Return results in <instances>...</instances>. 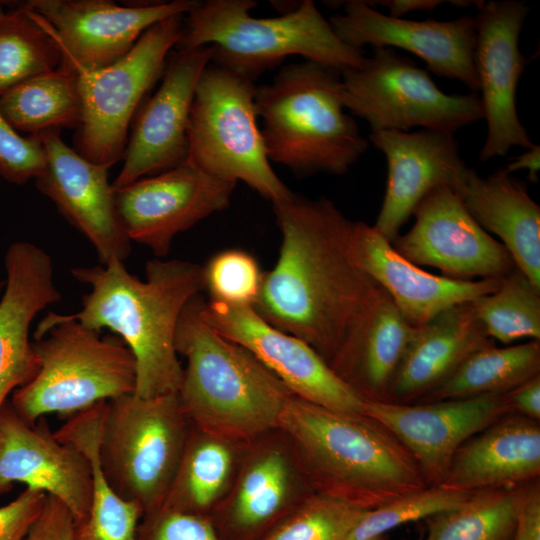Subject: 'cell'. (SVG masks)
Masks as SVG:
<instances>
[{
  "instance_id": "cell-36",
  "label": "cell",
  "mask_w": 540,
  "mask_h": 540,
  "mask_svg": "<svg viewBox=\"0 0 540 540\" xmlns=\"http://www.w3.org/2000/svg\"><path fill=\"white\" fill-rule=\"evenodd\" d=\"M472 305L493 341L505 345L525 338L540 341V290L517 267L501 278L496 291Z\"/></svg>"
},
{
  "instance_id": "cell-38",
  "label": "cell",
  "mask_w": 540,
  "mask_h": 540,
  "mask_svg": "<svg viewBox=\"0 0 540 540\" xmlns=\"http://www.w3.org/2000/svg\"><path fill=\"white\" fill-rule=\"evenodd\" d=\"M472 492L442 485L427 486L367 510L345 540H370L403 524L425 520L464 502Z\"/></svg>"
},
{
  "instance_id": "cell-22",
  "label": "cell",
  "mask_w": 540,
  "mask_h": 540,
  "mask_svg": "<svg viewBox=\"0 0 540 540\" xmlns=\"http://www.w3.org/2000/svg\"><path fill=\"white\" fill-rule=\"evenodd\" d=\"M38 135L45 151V166L34 179L38 190L90 241L101 265L124 261L131 242L116 213L109 168L81 156L56 130Z\"/></svg>"
},
{
  "instance_id": "cell-44",
  "label": "cell",
  "mask_w": 540,
  "mask_h": 540,
  "mask_svg": "<svg viewBox=\"0 0 540 540\" xmlns=\"http://www.w3.org/2000/svg\"><path fill=\"white\" fill-rule=\"evenodd\" d=\"M511 540H540L539 479L529 485Z\"/></svg>"
},
{
  "instance_id": "cell-47",
  "label": "cell",
  "mask_w": 540,
  "mask_h": 540,
  "mask_svg": "<svg viewBox=\"0 0 540 540\" xmlns=\"http://www.w3.org/2000/svg\"><path fill=\"white\" fill-rule=\"evenodd\" d=\"M509 173L526 169L529 172L528 179L532 182L538 180V172L540 169V147L539 145H534L530 149H527L524 153L513 158L505 167Z\"/></svg>"
},
{
  "instance_id": "cell-29",
  "label": "cell",
  "mask_w": 540,
  "mask_h": 540,
  "mask_svg": "<svg viewBox=\"0 0 540 540\" xmlns=\"http://www.w3.org/2000/svg\"><path fill=\"white\" fill-rule=\"evenodd\" d=\"M415 329L383 290L367 326L331 369L365 401L385 402Z\"/></svg>"
},
{
  "instance_id": "cell-9",
  "label": "cell",
  "mask_w": 540,
  "mask_h": 540,
  "mask_svg": "<svg viewBox=\"0 0 540 540\" xmlns=\"http://www.w3.org/2000/svg\"><path fill=\"white\" fill-rule=\"evenodd\" d=\"M254 82L231 68L207 65L190 112L187 160L220 179L242 181L273 204L292 191L267 157L257 123Z\"/></svg>"
},
{
  "instance_id": "cell-31",
  "label": "cell",
  "mask_w": 540,
  "mask_h": 540,
  "mask_svg": "<svg viewBox=\"0 0 540 540\" xmlns=\"http://www.w3.org/2000/svg\"><path fill=\"white\" fill-rule=\"evenodd\" d=\"M245 445L191 426L161 507L210 516L232 487Z\"/></svg>"
},
{
  "instance_id": "cell-35",
  "label": "cell",
  "mask_w": 540,
  "mask_h": 540,
  "mask_svg": "<svg viewBox=\"0 0 540 540\" xmlns=\"http://www.w3.org/2000/svg\"><path fill=\"white\" fill-rule=\"evenodd\" d=\"M62 50L50 25L23 2L0 19V97L15 86L59 68Z\"/></svg>"
},
{
  "instance_id": "cell-26",
  "label": "cell",
  "mask_w": 540,
  "mask_h": 540,
  "mask_svg": "<svg viewBox=\"0 0 540 540\" xmlns=\"http://www.w3.org/2000/svg\"><path fill=\"white\" fill-rule=\"evenodd\" d=\"M539 476L540 422L510 413L457 449L440 485L473 492L522 485Z\"/></svg>"
},
{
  "instance_id": "cell-45",
  "label": "cell",
  "mask_w": 540,
  "mask_h": 540,
  "mask_svg": "<svg viewBox=\"0 0 540 540\" xmlns=\"http://www.w3.org/2000/svg\"><path fill=\"white\" fill-rule=\"evenodd\" d=\"M506 394L513 413L540 422V374Z\"/></svg>"
},
{
  "instance_id": "cell-24",
  "label": "cell",
  "mask_w": 540,
  "mask_h": 540,
  "mask_svg": "<svg viewBox=\"0 0 540 540\" xmlns=\"http://www.w3.org/2000/svg\"><path fill=\"white\" fill-rule=\"evenodd\" d=\"M6 280L0 299V412L12 393L37 373L39 361L29 340L36 315L58 302L51 257L30 242L12 243L4 257Z\"/></svg>"
},
{
  "instance_id": "cell-12",
  "label": "cell",
  "mask_w": 540,
  "mask_h": 540,
  "mask_svg": "<svg viewBox=\"0 0 540 540\" xmlns=\"http://www.w3.org/2000/svg\"><path fill=\"white\" fill-rule=\"evenodd\" d=\"M236 183L188 160L114 190L116 213L130 242L165 257L175 236L230 204Z\"/></svg>"
},
{
  "instance_id": "cell-33",
  "label": "cell",
  "mask_w": 540,
  "mask_h": 540,
  "mask_svg": "<svg viewBox=\"0 0 540 540\" xmlns=\"http://www.w3.org/2000/svg\"><path fill=\"white\" fill-rule=\"evenodd\" d=\"M0 112L18 132L78 128L82 104L76 73L65 67L31 78L0 97Z\"/></svg>"
},
{
  "instance_id": "cell-13",
  "label": "cell",
  "mask_w": 540,
  "mask_h": 540,
  "mask_svg": "<svg viewBox=\"0 0 540 540\" xmlns=\"http://www.w3.org/2000/svg\"><path fill=\"white\" fill-rule=\"evenodd\" d=\"M312 493L277 429L245 445L232 487L209 517L222 540H261Z\"/></svg>"
},
{
  "instance_id": "cell-48",
  "label": "cell",
  "mask_w": 540,
  "mask_h": 540,
  "mask_svg": "<svg viewBox=\"0 0 540 540\" xmlns=\"http://www.w3.org/2000/svg\"><path fill=\"white\" fill-rule=\"evenodd\" d=\"M3 6H4V2L0 1V19L2 18V16L5 13V10L3 9Z\"/></svg>"
},
{
  "instance_id": "cell-49",
  "label": "cell",
  "mask_w": 540,
  "mask_h": 540,
  "mask_svg": "<svg viewBox=\"0 0 540 540\" xmlns=\"http://www.w3.org/2000/svg\"><path fill=\"white\" fill-rule=\"evenodd\" d=\"M4 284H5V281H2V280L0 279V293L3 291Z\"/></svg>"
},
{
  "instance_id": "cell-17",
  "label": "cell",
  "mask_w": 540,
  "mask_h": 540,
  "mask_svg": "<svg viewBox=\"0 0 540 540\" xmlns=\"http://www.w3.org/2000/svg\"><path fill=\"white\" fill-rule=\"evenodd\" d=\"M476 7L475 68L487 124L479 159L488 161L505 156L515 146L535 145L516 109V89L527 63L519 36L529 7L514 0L478 1Z\"/></svg>"
},
{
  "instance_id": "cell-27",
  "label": "cell",
  "mask_w": 540,
  "mask_h": 540,
  "mask_svg": "<svg viewBox=\"0 0 540 540\" xmlns=\"http://www.w3.org/2000/svg\"><path fill=\"white\" fill-rule=\"evenodd\" d=\"M494 344L472 301L416 327L385 402L417 403L442 384L476 350Z\"/></svg>"
},
{
  "instance_id": "cell-2",
  "label": "cell",
  "mask_w": 540,
  "mask_h": 540,
  "mask_svg": "<svg viewBox=\"0 0 540 540\" xmlns=\"http://www.w3.org/2000/svg\"><path fill=\"white\" fill-rule=\"evenodd\" d=\"M71 272L91 289L78 312L53 316L117 334L135 358V395L178 393L183 368L175 349L176 329L186 304L205 289L203 266L156 258L147 262L144 281L116 259Z\"/></svg>"
},
{
  "instance_id": "cell-10",
  "label": "cell",
  "mask_w": 540,
  "mask_h": 540,
  "mask_svg": "<svg viewBox=\"0 0 540 540\" xmlns=\"http://www.w3.org/2000/svg\"><path fill=\"white\" fill-rule=\"evenodd\" d=\"M340 77L343 106L371 132L420 127L453 134L484 116L476 93H445L426 69L392 48H373L362 65Z\"/></svg>"
},
{
  "instance_id": "cell-4",
  "label": "cell",
  "mask_w": 540,
  "mask_h": 540,
  "mask_svg": "<svg viewBox=\"0 0 540 540\" xmlns=\"http://www.w3.org/2000/svg\"><path fill=\"white\" fill-rule=\"evenodd\" d=\"M204 298L184 307L175 349L186 359L178 397L192 426L248 444L279 428L295 396L251 352L225 338L203 318Z\"/></svg>"
},
{
  "instance_id": "cell-19",
  "label": "cell",
  "mask_w": 540,
  "mask_h": 540,
  "mask_svg": "<svg viewBox=\"0 0 540 540\" xmlns=\"http://www.w3.org/2000/svg\"><path fill=\"white\" fill-rule=\"evenodd\" d=\"M329 22L347 45L362 49L399 48L408 51L434 74L461 82L473 93L479 89L475 68L476 20H410L381 13L366 1L344 2V13Z\"/></svg>"
},
{
  "instance_id": "cell-30",
  "label": "cell",
  "mask_w": 540,
  "mask_h": 540,
  "mask_svg": "<svg viewBox=\"0 0 540 540\" xmlns=\"http://www.w3.org/2000/svg\"><path fill=\"white\" fill-rule=\"evenodd\" d=\"M107 401L99 402L68 418L54 434L81 452L92 473V497L88 517L75 525L74 540H138L137 529L144 512L135 502L119 496L109 485L98 458V443Z\"/></svg>"
},
{
  "instance_id": "cell-32",
  "label": "cell",
  "mask_w": 540,
  "mask_h": 540,
  "mask_svg": "<svg viewBox=\"0 0 540 540\" xmlns=\"http://www.w3.org/2000/svg\"><path fill=\"white\" fill-rule=\"evenodd\" d=\"M539 374V340L505 347L491 344L470 354L417 403L506 393Z\"/></svg>"
},
{
  "instance_id": "cell-37",
  "label": "cell",
  "mask_w": 540,
  "mask_h": 540,
  "mask_svg": "<svg viewBox=\"0 0 540 540\" xmlns=\"http://www.w3.org/2000/svg\"><path fill=\"white\" fill-rule=\"evenodd\" d=\"M366 511L314 492L261 540H345Z\"/></svg>"
},
{
  "instance_id": "cell-16",
  "label": "cell",
  "mask_w": 540,
  "mask_h": 540,
  "mask_svg": "<svg viewBox=\"0 0 540 540\" xmlns=\"http://www.w3.org/2000/svg\"><path fill=\"white\" fill-rule=\"evenodd\" d=\"M199 1L174 0L119 5L109 0H29L23 3L51 27L65 66L94 71L123 58L142 34L174 15L189 13Z\"/></svg>"
},
{
  "instance_id": "cell-46",
  "label": "cell",
  "mask_w": 540,
  "mask_h": 540,
  "mask_svg": "<svg viewBox=\"0 0 540 540\" xmlns=\"http://www.w3.org/2000/svg\"><path fill=\"white\" fill-rule=\"evenodd\" d=\"M444 2L439 0H384L372 3L386 7L388 15L402 18L403 15L413 11H432Z\"/></svg>"
},
{
  "instance_id": "cell-43",
  "label": "cell",
  "mask_w": 540,
  "mask_h": 540,
  "mask_svg": "<svg viewBox=\"0 0 540 540\" xmlns=\"http://www.w3.org/2000/svg\"><path fill=\"white\" fill-rule=\"evenodd\" d=\"M75 522L69 509L47 495L38 517L24 540H74Z\"/></svg>"
},
{
  "instance_id": "cell-25",
  "label": "cell",
  "mask_w": 540,
  "mask_h": 540,
  "mask_svg": "<svg viewBox=\"0 0 540 540\" xmlns=\"http://www.w3.org/2000/svg\"><path fill=\"white\" fill-rule=\"evenodd\" d=\"M353 245L365 272L415 327L454 306L493 293L501 282V278L458 280L431 274L399 254L373 225L361 221L354 224Z\"/></svg>"
},
{
  "instance_id": "cell-6",
  "label": "cell",
  "mask_w": 540,
  "mask_h": 540,
  "mask_svg": "<svg viewBox=\"0 0 540 540\" xmlns=\"http://www.w3.org/2000/svg\"><path fill=\"white\" fill-rule=\"evenodd\" d=\"M256 4L252 0L199 1L184 17L175 49L213 46L211 62L254 81L291 55L338 74L363 64V49L344 43L312 0L270 18L252 17Z\"/></svg>"
},
{
  "instance_id": "cell-15",
  "label": "cell",
  "mask_w": 540,
  "mask_h": 540,
  "mask_svg": "<svg viewBox=\"0 0 540 540\" xmlns=\"http://www.w3.org/2000/svg\"><path fill=\"white\" fill-rule=\"evenodd\" d=\"M206 322L251 352L295 396L347 414H366V402L306 342L265 321L250 306L202 304Z\"/></svg>"
},
{
  "instance_id": "cell-20",
  "label": "cell",
  "mask_w": 540,
  "mask_h": 540,
  "mask_svg": "<svg viewBox=\"0 0 540 540\" xmlns=\"http://www.w3.org/2000/svg\"><path fill=\"white\" fill-rule=\"evenodd\" d=\"M365 413L408 450L428 486L440 485L457 449L501 417L513 413L507 394L398 404L367 401Z\"/></svg>"
},
{
  "instance_id": "cell-11",
  "label": "cell",
  "mask_w": 540,
  "mask_h": 540,
  "mask_svg": "<svg viewBox=\"0 0 540 540\" xmlns=\"http://www.w3.org/2000/svg\"><path fill=\"white\" fill-rule=\"evenodd\" d=\"M184 17L174 15L148 28L117 62L75 72L82 115L74 146L81 156L108 168L123 160L133 118L162 76L167 57L180 39Z\"/></svg>"
},
{
  "instance_id": "cell-5",
  "label": "cell",
  "mask_w": 540,
  "mask_h": 540,
  "mask_svg": "<svg viewBox=\"0 0 540 540\" xmlns=\"http://www.w3.org/2000/svg\"><path fill=\"white\" fill-rule=\"evenodd\" d=\"M340 88V74L308 60L286 65L271 82L256 86L269 161L299 177L349 170L369 141L344 111Z\"/></svg>"
},
{
  "instance_id": "cell-14",
  "label": "cell",
  "mask_w": 540,
  "mask_h": 540,
  "mask_svg": "<svg viewBox=\"0 0 540 540\" xmlns=\"http://www.w3.org/2000/svg\"><path fill=\"white\" fill-rule=\"evenodd\" d=\"M213 46L172 50L158 89L146 97L130 126L124 164L113 190L185 162L188 125L200 77L212 61Z\"/></svg>"
},
{
  "instance_id": "cell-1",
  "label": "cell",
  "mask_w": 540,
  "mask_h": 540,
  "mask_svg": "<svg viewBox=\"0 0 540 540\" xmlns=\"http://www.w3.org/2000/svg\"><path fill=\"white\" fill-rule=\"evenodd\" d=\"M272 206L282 241L253 309L331 367L359 338L383 289L358 261L355 222L331 200L292 192Z\"/></svg>"
},
{
  "instance_id": "cell-7",
  "label": "cell",
  "mask_w": 540,
  "mask_h": 540,
  "mask_svg": "<svg viewBox=\"0 0 540 540\" xmlns=\"http://www.w3.org/2000/svg\"><path fill=\"white\" fill-rule=\"evenodd\" d=\"M33 336L38 371L9 399L26 421L35 423L51 413L71 417L135 392V358L118 336L101 337L100 331L57 319L52 312Z\"/></svg>"
},
{
  "instance_id": "cell-18",
  "label": "cell",
  "mask_w": 540,
  "mask_h": 540,
  "mask_svg": "<svg viewBox=\"0 0 540 540\" xmlns=\"http://www.w3.org/2000/svg\"><path fill=\"white\" fill-rule=\"evenodd\" d=\"M412 216L410 230L391 244L415 265L458 280L502 278L516 268L503 244L474 220L451 188L432 190Z\"/></svg>"
},
{
  "instance_id": "cell-21",
  "label": "cell",
  "mask_w": 540,
  "mask_h": 540,
  "mask_svg": "<svg viewBox=\"0 0 540 540\" xmlns=\"http://www.w3.org/2000/svg\"><path fill=\"white\" fill-rule=\"evenodd\" d=\"M15 483L57 498L75 525L88 517L92 497L88 459L57 439L45 417L30 423L8 400L0 412V494Z\"/></svg>"
},
{
  "instance_id": "cell-41",
  "label": "cell",
  "mask_w": 540,
  "mask_h": 540,
  "mask_svg": "<svg viewBox=\"0 0 540 540\" xmlns=\"http://www.w3.org/2000/svg\"><path fill=\"white\" fill-rule=\"evenodd\" d=\"M138 540H222L209 516L160 507L143 515Z\"/></svg>"
},
{
  "instance_id": "cell-3",
  "label": "cell",
  "mask_w": 540,
  "mask_h": 540,
  "mask_svg": "<svg viewBox=\"0 0 540 540\" xmlns=\"http://www.w3.org/2000/svg\"><path fill=\"white\" fill-rule=\"evenodd\" d=\"M278 429L315 493L372 510L428 486L403 444L367 414L341 413L293 396Z\"/></svg>"
},
{
  "instance_id": "cell-23",
  "label": "cell",
  "mask_w": 540,
  "mask_h": 540,
  "mask_svg": "<svg viewBox=\"0 0 540 540\" xmlns=\"http://www.w3.org/2000/svg\"><path fill=\"white\" fill-rule=\"evenodd\" d=\"M368 141L386 157L388 177L380 211L373 225L389 242L432 190L453 189L468 166L453 134L420 129L416 132H371Z\"/></svg>"
},
{
  "instance_id": "cell-50",
  "label": "cell",
  "mask_w": 540,
  "mask_h": 540,
  "mask_svg": "<svg viewBox=\"0 0 540 540\" xmlns=\"http://www.w3.org/2000/svg\"><path fill=\"white\" fill-rule=\"evenodd\" d=\"M370 540H382V537H376V538H372ZM418 540H421V539H418Z\"/></svg>"
},
{
  "instance_id": "cell-28",
  "label": "cell",
  "mask_w": 540,
  "mask_h": 540,
  "mask_svg": "<svg viewBox=\"0 0 540 540\" xmlns=\"http://www.w3.org/2000/svg\"><path fill=\"white\" fill-rule=\"evenodd\" d=\"M474 220L495 234L516 267L540 290V207L504 167L489 176L468 167L452 189Z\"/></svg>"
},
{
  "instance_id": "cell-8",
  "label": "cell",
  "mask_w": 540,
  "mask_h": 540,
  "mask_svg": "<svg viewBox=\"0 0 540 540\" xmlns=\"http://www.w3.org/2000/svg\"><path fill=\"white\" fill-rule=\"evenodd\" d=\"M191 426L178 393L152 398L132 393L107 401L98 443L105 479L144 514L160 508Z\"/></svg>"
},
{
  "instance_id": "cell-39",
  "label": "cell",
  "mask_w": 540,
  "mask_h": 540,
  "mask_svg": "<svg viewBox=\"0 0 540 540\" xmlns=\"http://www.w3.org/2000/svg\"><path fill=\"white\" fill-rule=\"evenodd\" d=\"M203 273L210 300L233 306L253 307L264 277L255 257L241 249L216 253L203 266Z\"/></svg>"
},
{
  "instance_id": "cell-34",
  "label": "cell",
  "mask_w": 540,
  "mask_h": 540,
  "mask_svg": "<svg viewBox=\"0 0 540 540\" xmlns=\"http://www.w3.org/2000/svg\"><path fill=\"white\" fill-rule=\"evenodd\" d=\"M530 484L473 491L460 505L425 519L426 540H511Z\"/></svg>"
},
{
  "instance_id": "cell-42",
  "label": "cell",
  "mask_w": 540,
  "mask_h": 540,
  "mask_svg": "<svg viewBox=\"0 0 540 540\" xmlns=\"http://www.w3.org/2000/svg\"><path fill=\"white\" fill-rule=\"evenodd\" d=\"M46 497L45 492L26 487L8 504L0 506V540H24Z\"/></svg>"
},
{
  "instance_id": "cell-40",
  "label": "cell",
  "mask_w": 540,
  "mask_h": 540,
  "mask_svg": "<svg viewBox=\"0 0 540 540\" xmlns=\"http://www.w3.org/2000/svg\"><path fill=\"white\" fill-rule=\"evenodd\" d=\"M45 166L39 135L22 136L0 112V176L14 184L35 179Z\"/></svg>"
}]
</instances>
